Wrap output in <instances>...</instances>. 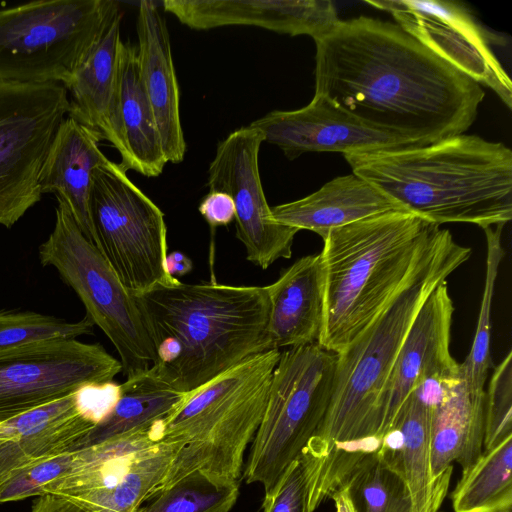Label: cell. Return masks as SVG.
Wrapping results in <instances>:
<instances>
[{
	"label": "cell",
	"mask_w": 512,
	"mask_h": 512,
	"mask_svg": "<svg viewBox=\"0 0 512 512\" xmlns=\"http://www.w3.org/2000/svg\"><path fill=\"white\" fill-rule=\"evenodd\" d=\"M315 94L414 146L464 134L485 93L481 85L398 24L366 16L314 40Z\"/></svg>",
	"instance_id": "1"
},
{
	"label": "cell",
	"mask_w": 512,
	"mask_h": 512,
	"mask_svg": "<svg viewBox=\"0 0 512 512\" xmlns=\"http://www.w3.org/2000/svg\"><path fill=\"white\" fill-rule=\"evenodd\" d=\"M447 229L436 228L413 273L385 309L336 354L325 416L302 451L315 463L312 502L330 498L356 463L380 447L381 401L401 346L420 308L471 256Z\"/></svg>",
	"instance_id": "2"
},
{
	"label": "cell",
	"mask_w": 512,
	"mask_h": 512,
	"mask_svg": "<svg viewBox=\"0 0 512 512\" xmlns=\"http://www.w3.org/2000/svg\"><path fill=\"white\" fill-rule=\"evenodd\" d=\"M132 296L155 347L150 368L182 393L272 349L266 286L179 282Z\"/></svg>",
	"instance_id": "3"
},
{
	"label": "cell",
	"mask_w": 512,
	"mask_h": 512,
	"mask_svg": "<svg viewBox=\"0 0 512 512\" xmlns=\"http://www.w3.org/2000/svg\"><path fill=\"white\" fill-rule=\"evenodd\" d=\"M343 156L354 174L432 224L484 229L512 218V151L501 142L461 134Z\"/></svg>",
	"instance_id": "4"
},
{
	"label": "cell",
	"mask_w": 512,
	"mask_h": 512,
	"mask_svg": "<svg viewBox=\"0 0 512 512\" xmlns=\"http://www.w3.org/2000/svg\"><path fill=\"white\" fill-rule=\"evenodd\" d=\"M438 225L407 211L330 230L320 253L323 324L317 343L348 347L405 285Z\"/></svg>",
	"instance_id": "5"
},
{
	"label": "cell",
	"mask_w": 512,
	"mask_h": 512,
	"mask_svg": "<svg viewBox=\"0 0 512 512\" xmlns=\"http://www.w3.org/2000/svg\"><path fill=\"white\" fill-rule=\"evenodd\" d=\"M280 353L248 357L187 394L163 426L160 440L176 442L180 450L159 492L193 474L219 487L239 483Z\"/></svg>",
	"instance_id": "6"
},
{
	"label": "cell",
	"mask_w": 512,
	"mask_h": 512,
	"mask_svg": "<svg viewBox=\"0 0 512 512\" xmlns=\"http://www.w3.org/2000/svg\"><path fill=\"white\" fill-rule=\"evenodd\" d=\"M113 0H39L0 10V81L66 85L100 37Z\"/></svg>",
	"instance_id": "7"
},
{
	"label": "cell",
	"mask_w": 512,
	"mask_h": 512,
	"mask_svg": "<svg viewBox=\"0 0 512 512\" xmlns=\"http://www.w3.org/2000/svg\"><path fill=\"white\" fill-rule=\"evenodd\" d=\"M336 354L317 342L280 353L267 405L250 444L243 477L270 492L300 454L327 411Z\"/></svg>",
	"instance_id": "8"
},
{
	"label": "cell",
	"mask_w": 512,
	"mask_h": 512,
	"mask_svg": "<svg viewBox=\"0 0 512 512\" xmlns=\"http://www.w3.org/2000/svg\"><path fill=\"white\" fill-rule=\"evenodd\" d=\"M56 198L54 228L38 248L41 265L55 268L74 290L86 315L115 347L126 378L148 370L156 351L132 294L84 236L66 202Z\"/></svg>",
	"instance_id": "9"
},
{
	"label": "cell",
	"mask_w": 512,
	"mask_h": 512,
	"mask_svg": "<svg viewBox=\"0 0 512 512\" xmlns=\"http://www.w3.org/2000/svg\"><path fill=\"white\" fill-rule=\"evenodd\" d=\"M90 212L97 248L128 292L180 282L166 268L163 212L119 163L107 159L95 169Z\"/></svg>",
	"instance_id": "10"
},
{
	"label": "cell",
	"mask_w": 512,
	"mask_h": 512,
	"mask_svg": "<svg viewBox=\"0 0 512 512\" xmlns=\"http://www.w3.org/2000/svg\"><path fill=\"white\" fill-rule=\"evenodd\" d=\"M69 107L61 83L0 81V225L5 228L41 200L40 171Z\"/></svg>",
	"instance_id": "11"
},
{
	"label": "cell",
	"mask_w": 512,
	"mask_h": 512,
	"mask_svg": "<svg viewBox=\"0 0 512 512\" xmlns=\"http://www.w3.org/2000/svg\"><path fill=\"white\" fill-rule=\"evenodd\" d=\"M120 360L99 343L54 339L0 351V423L86 386L114 382Z\"/></svg>",
	"instance_id": "12"
},
{
	"label": "cell",
	"mask_w": 512,
	"mask_h": 512,
	"mask_svg": "<svg viewBox=\"0 0 512 512\" xmlns=\"http://www.w3.org/2000/svg\"><path fill=\"white\" fill-rule=\"evenodd\" d=\"M264 142L260 130L245 126L220 141L208 168L209 191L228 194L235 207L236 237L246 249L247 260L267 269L292 255L298 230L276 222L266 200L259 152Z\"/></svg>",
	"instance_id": "13"
},
{
	"label": "cell",
	"mask_w": 512,
	"mask_h": 512,
	"mask_svg": "<svg viewBox=\"0 0 512 512\" xmlns=\"http://www.w3.org/2000/svg\"><path fill=\"white\" fill-rule=\"evenodd\" d=\"M120 393L114 382L86 386L0 424V485L14 471L83 447Z\"/></svg>",
	"instance_id": "14"
},
{
	"label": "cell",
	"mask_w": 512,
	"mask_h": 512,
	"mask_svg": "<svg viewBox=\"0 0 512 512\" xmlns=\"http://www.w3.org/2000/svg\"><path fill=\"white\" fill-rule=\"evenodd\" d=\"M402 29L465 75L493 90L512 108V82L490 38L470 11L453 1L367 0Z\"/></svg>",
	"instance_id": "15"
},
{
	"label": "cell",
	"mask_w": 512,
	"mask_h": 512,
	"mask_svg": "<svg viewBox=\"0 0 512 512\" xmlns=\"http://www.w3.org/2000/svg\"><path fill=\"white\" fill-rule=\"evenodd\" d=\"M264 142L278 146L289 160L308 152L343 155L414 146L396 134L372 127L328 99L314 95L297 110H274L253 121Z\"/></svg>",
	"instance_id": "16"
},
{
	"label": "cell",
	"mask_w": 512,
	"mask_h": 512,
	"mask_svg": "<svg viewBox=\"0 0 512 512\" xmlns=\"http://www.w3.org/2000/svg\"><path fill=\"white\" fill-rule=\"evenodd\" d=\"M453 313L445 280L420 308L398 353L381 401L380 444L392 430L404 402L423 383L460 376V364L450 353Z\"/></svg>",
	"instance_id": "17"
},
{
	"label": "cell",
	"mask_w": 512,
	"mask_h": 512,
	"mask_svg": "<svg viewBox=\"0 0 512 512\" xmlns=\"http://www.w3.org/2000/svg\"><path fill=\"white\" fill-rule=\"evenodd\" d=\"M162 5L196 30L245 25L317 40L340 21L330 0H165Z\"/></svg>",
	"instance_id": "18"
},
{
	"label": "cell",
	"mask_w": 512,
	"mask_h": 512,
	"mask_svg": "<svg viewBox=\"0 0 512 512\" xmlns=\"http://www.w3.org/2000/svg\"><path fill=\"white\" fill-rule=\"evenodd\" d=\"M122 13L118 6L100 37L64 86L71 94L68 116L98 131L120 154L129 170V153L118 114V54L122 43Z\"/></svg>",
	"instance_id": "19"
},
{
	"label": "cell",
	"mask_w": 512,
	"mask_h": 512,
	"mask_svg": "<svg viewBox=\"0 0 512 512\" xmlns=\"http://www.w3.org/2000/svg\"><path fill=\"white\" fill-rule=\"evenodd\" d=\"M138 64L167 162L184 159L180 92L165 19L152 1H141L137 15Z\"/></svg>",
	"instance_id": "20"
},
{
	"label": "cell",
	"mask_w": 512,
	"mask_h": 512,
	"mask_svg": "<svg viewBox=\"0 0 512 512\" xmlns=\"http://www.w3.org/2000/svg\"><path fill=\"white\" fill-rule=\"evenodd\" d=\"M101 134L67 116L60 123L43 162L39 187L68 205L84 236L97 247L90 212L95 169L108 158L100 149Z\"/></svg>",
	"instance_id": "21"
},
{
	"label": "cell",
	"mask_w": 512,
	"mask_h": 512,
	"mask_svg": "<svg viewBox=\"0 0 512 512\" xmlns=\"http://www.w3.org/2000/svg\"><path fill=\"white\" fill-rule=\"evenodd\" d=\"M431 417L432 406L413 392L377 449L403 477L413 512H442L450 484L433 476Z\"/></svg>",
	"instance_id": "22"
},
{
	"label": "cell",
	"mask_w": 512,
	"mask_h": 512,
	"mask_svg": "<svg viewBox=\"0 0 512 512\" xmlns=\"http://www.w3.org/2000/svg\"><path fill=\"white\" fill-rule=\"evenodd\" d=\"M393 211L406 210L353 172L332 179L304 198L271 207L276 222L315 232L322 239L332 229Z\"/></svg>",
	"instance_id": "23"
},
{
	"label": "cell",
	"mask_w": 512,
	"mask_h": 512,
	"mask_svg": "<svg viewBox=\"0 0 512 512\" xmlns=\"http://www.w3.org/2000/svg\"><path fill=\"white\" fill-rule=\"evenodd\" d=\"M266 289L271 348H293L317 342L324 306L320 253L298 259Z\"/></svg>",
	"instance_id": "24"
},
{
	"label": "cell",
	"mask_w": 512,
	"mask_h": 512,
	"mask_svg": "<svg viewBox=\"0 0 512 512\" xmlns=\"http://www.w3.org/2000/svg\"><path fill=\"white\" fill-rule=\"evenodd\" d=\"M484 394H473L460 377L446 384L432 406L431 459L433 476L450 483L453 462L466 471L483 451Z\"/></svg>",
	"instance_id": "25"
},
{
	"label": "cell",
	"mask_w": 512,
	"mask_h": 512,
	"mask_svg": "<svg viewBox=\"0 0 512 512\" xmlns=\"http://www.w3.org/2000/svg\"><path fill=\"white\" fill-rule=\"evenodd\" d=\"M118 114L128 149L129 170L157 177L168 163L156 120L143 88L137 47L123 42L118 54Z\"/></svg>",
	"instance_id": "26"
},
{
	"label": "cell",
	"mask_w": 512,
	"mask_h": 512,
	"mask_svg": "<svg viewBox=\"0 0 512 512\" xmlns=\"http://www.w3.org/2000/svg\"><path fill=\"white\" fill-rule=\"evenodd\" d=\"M186 396L151 368L130 376L120 384L115 405L89 433L83 447L138 431H156L162 435L164 424Z\"/></svg>",
	"instance_id": "27"
},
{
	"label": "cell",
	"mask_w": 512,
	"mask_h": 512,
	"mask_svg": "<svg viewBox=\"0 0 512 512\" xmlns=\"http://www.w3.org/2000/svg\"><path fill=\"white\" fill-rule=\"evenodd\" d=\"M179 450L178 443L160 440L140 452L112 487L71 502L86 512H137L144 502L159 493Z\"/></svg>",
	"instance_id": "28"
},
{
	"label": "cell",
	"mask_w": 512,
	"mask_h": 512,
	"mask_svg": "<svg viewBox=\"0 0 512 512\" xmlns=\"http://www.w3.org/2000/svg\"><path fill=\"white\" fill-rule=\"evenodd\" d=\"M512 435L461 473L450 493L454 512H512Z\"/></svg>",
	"instance_id": "29"
},
{
	"label": "cell",
	"mask_w": 512,
	"mask_h": 512,
	"mask_svg": "<svg viewBox=\"0 0 512 512\" xmlns=\"http://www.w3.org/2000/svg\"><path fill=\"white\" fill-rule=\"evenodd\" d=\"M343 483L356 512H413L403 477L378 450L365 454Z\"/></svg>",
	"instance_id": "30"
},
{
	"label": "cell",
	"mask_w": 512,
	"mask_h": 512,
	"mask_svg": "<svg viewBox=\"0 0 512 512\" xmlns=\"http://www.w3.org/2000/svg\"><path fill=\"white\" fill-rule=\"evenodd\" d=\"M503 225L484 228L487 257L482 302L477 327L469 354L460 364V375L470 392L484 394L488 371L492 364L490 355L491 310L495 283L504 249L501 244Z\"/></svg>",
	"instance_id": "31"
},
{
	"label": "cell",
	"mask_w": 512,
	"mask_h": 512,
	"mask_svg": "<svg viewBox=\"0 0 512 512\" xmlns=\"http://www.w3.org/2000/svg\"><path fill=\"white\" fill-rule=\"evenodd\" d=\"M94 323L85 315L77 322L34 311L0 308V351L54 339H77L93 334Z\"/></svg>",
	"instance_id": "32"
},
{
	"label": "cell",
	"mask_w": 512,
	"mask_h": 512,
	"mask_svg": "<svg viewBox=\"0 0 512 512\" xmlns=\"http://www.w3.org/2000/svg\"><path fill=\"white\" fill-rule=\"evenodd\" d=\"M238 496L239 483L219 487L193 474L156 494L137 512H230Z\"/></svg>",
	"instance_id": "33"
},
{
	"label": "cell",
	"mask_w": 512,
	"mask_h": 512,
	"mask_svg": "<svg viewBox=\"0 0 512 512\" xmlns=\"http://www.w3.org/2000/svg\"><path fill=\"white\" fill-rule=\"evenodd\" d=\"M483 449L512 435V352L494 368L484 402Z\"/></svg>",
	"instance_id": "34"
},
{
	"label": "cell",
	"mask_w": 512,
	"mask_h": 512,
	"mask_svg": "<svg viewBox=\"0 0 512 512\" xmlns=\"http://www.w3.org/2000/svg\"><path fill=\"white\" fill-rule=\"evenodd\" d=\"M313 470L312 460L300 452L273 489L264 494L260 512H309Z\"/></svg>",
	"instance_id": "35"
},
{
	"label": "cell",
	"mask_w": 512,
	"mask_h": 512,
	"mask_svg": "<svg viewBox=\"0 0 512 512\" xmlns=\"http://www.w3.org/2000/svg\"><path fill=\"white\" fill-rule=\"evenodd\" d=\"M74 452L46 458L11 473L0 485V504L44 495V488L68 470Z\"/></svg>",
	"instance_id": "36"
},
{
	"label": "cell",
	"mask_w": 512,
	"mask_h": 512,
	"mask_svg": "<svg viewBox=\"0 0 512 512\" xmlns=\"http://www.w3.org/2000/svg\"><path fill=\"white\" fill-rule=\"evenodd\" d=\"M198 210L212 229L227 226L235 219L231 197L221 191H209L201 200Z\"/></svg>",
	"instance_id": "37"
},
{
	"label": "cell",
	"mask_w": 512,
	"mask_h": 512,
	"mask_svg": "<svg viewBox=\"0 0 512 512\" xmlns=\"http://www.w3.org/2000/svg\"><path fill=\"white\" fill-rule=\"evenodd\" d=\"M30 512H86L74 503L53 494L38 496Z\"/></svg>",
	"instance_id": "38"
},
{
	"label": "cell",
	"mask_w": 512,
	"mask_h": 512,
	"mask_svg": "<svg viewBox=\"0 0 512 512\" xmlns=\"http://www.w3.org/2000/svg\"><path fill=\"white\" fill-rule=\"evenodd\" d=\"M192 267V261L180 251H174L166 256V268L173 277L184 276L192 270Z\"/></svg>",
	"instance_id": "39"
},
{
	"label": "cell",
	"mask_w": 512,
	"mask_h": 512,
	"mask_svg": "<svg viewBox=\"0 0 512 512\" xmlns=\"http://www.w3.org/2000/svg\"><path fill=\"white\" fill-rule=\"evenodd\" d=\"M330 498L334 502L335 512H356L346 484L338 486Z\"/></svg>",
	"instance_id": "40"
},
{
	"label": "cell",
	"mask_w": 512,
	"mask_h": 512,
	"mask_svg": "<svg viewBox=\"0 0 512 512\" xmlns=\"http://www.w3.org/2000/svg\"><path fill=\"white\" fill-rule=\"evenodd\" d=\"M258 512H260V510Z\"/></svg>",
	"instance_id": "41"
},
{
	"label": "cell",
	"mask_w": 512,
	"mask_h": 512,
	"mask_svg": "<svg viewBox=\"0 0 512 512\" xmlns=\"http://www.w3.org/2000/svg\"><path fill=\"white\" fill-rule=\"evenodd\" d=\"M1 424V423H0Z\"/></svg>",
	"instance_id": "42"
}]
</instances>
